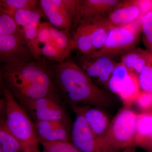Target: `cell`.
<instances>
[{
    "label": "cell",
    "mask_w": 152,
    "mask_h": 152,
    "mask_svg": "<svg viewBox=\"0 0 152 152\" xmlns=\"http://www.w3.org/2000/svg\"><path fill=\"white\" fill-rule=\"evenodd\" d=\"M50 70L57 90L72 107L103 109L113 103L110 95L95 83L77 63L65 61Z\"/></svg>",
    "instance_id": "6da1fadb"
},
{
    "label": "cell",
    "mask_w": 152,
    "mask_h": 152,
    "mask_svg": "<svg viewBox=\"0 0 152 152\" xmlns=\"http://www.w3.org/2000/svg\"><path fill=\"white\" fill-rule=\"evenodd\" d=\"M1 79L19 103L59 94L49 68L39 62L4 65Z\"/></svg>",
    "instance_id": "7a4b0ae2"
},
{
    "label": "cell",
    "mask_w": 152,
    "mask_h": 152,
    "mask_svg": "<svg viewBox=\"0 0 152 152\" xmlns=\"http://www.w3.org/2000/svg\"><path fill=\"white\" fill-rule=\"evenodd\" d=\"M6 102L5 120L7 126L20 142L24 152H42L31 118L23 108L8 89L4 87Z\"/></svg>",
    "instance_id": "3957f363"
},
{
    "label": "cell",
    "mask_w": 152,
    "mask_h": 152,
    "mask_svg": "<svg viewBox=\"0 0 152 152\" xmlns=\"http://www.w3.org/2000/svg\"><path fill=\"white\" fill-rule=\"evenodd\" d=\"M138 114L124 107L110 121L104 139L115 148L123 151L134 146Z\"/></svg>",
    "instance_id": "277c9868"
},
{
    "label": "cell",
    "mask_w": 152,
    "mask_h": 152,
    "mask_svg": "<svg viewBox=\"0 0 152 152\" xmlns=\"http://www.w3.org/2000/svg\"><path fill=\"white\" fill-rule=\"evenodd\" d=\"M140 21L125 26H113L110 31L103 47L92 56L114 58L135 48L141 32Z\"/></svg>",
    "instance_id": "5b68a950"
},
{
    "label": "cell",
    "mask_w": 152,
    "mask_h": 152,
    "mask_svg": "<svg viewBox=\"0 0 152 152\" xmlns=\"http://www.w3.org/2000/svg\"><path fill=\"white\" fill-rule=\"evenodd\" d=\"M75 119L72 126L70 142L83 152H121L98 137L90 129L81 112L72 107Z\"/></svg>",
    "instance_id": "8992f818"
},
{
    "label": "cell",
    "mask_w": 152,
    "mask_h": 152,
    "mask_svg": "<svg viewBox=\"0 0 152 152\" xmlns=\"http://www.w3.org/2000/svg\"><path fill=\"white\" fill-rule=\"evenodd\" d=\"M19 104L34 122L70 120L60 94Z\"/></svg>",
    "instance_id": "52a82bcc"
},
{
    "label": "cell",
    "mask_w": 152,
    "mask_h": 152,
    "mask_svg": "<svg viewBox=\"0 0 152 152\" xmlns=\"http://www.w3.org/2000/svg\"><path fill=\"white\" fill-rule=\"evenodd\" d=\"M42 10L50 23L69 32L73 22L77 23V0H41Z\"/></svg>",
    "instance_id": "ba28073f"
},
{
    "label": "cell",
    "mask_w": 152,
    "mask_h": 152,
    "mask_svg": "<svg viewBox=\"0 0 152 152\" xmlns=\"http://www.w3.org/2000/svg\"><path fill=\"white\" fill-rule=\"evenodd\" d=\"M34 56L23 33L0 36V61L4 65L34 62Z\"/></svg>",
    "instance_id": "9c48e42d"
},
{
    "label": "cell",
    "mask_w": 152,
    "mask_h": 152,
    "mask_svg": "<svg viewBox=\"0 0 152 152\" xmlns=\"http://www.w3.org/2000/svg\"><path fill=\"white\" fill-rule=\"evenodd\" d=\"M34 123L40 144L70 141L72 126L70 120L37 121Z\"/></svg>",
    "instance_id": "30bf717a"
},
{
    "label": "cell",
    "mask_w": 152,
    "mask_h": 152,
    "mask_svg": "<svg viewBox=\"0 0 152 152\" xmlns=\"http://www.w3.org/2000/svg\"><path fill=\"white\" fill-rule=\"evenodd\" d=\"M122 1L119 0H77V18L80 24L111 12Z\"/></svg>",
    "instance_id": "8fae6325"
},
{
    "label": "cell",
    "mask_w": 152,
    "mask_h": 152,
    "mask_svg": "<svg viewBox=\"0 0 152 152\" xmlns=\"http://www.w3.org/2000/svg\"><path fill=\"white\" fill-rule=\"evenodd\" d=\"M108 20L114 26H125L140 21L141 12L135 0L121 1L108 14Z\"/></svg>",
    "instance_id": "7c38bea8"
},
{
    "label": "cell",
    "mask_w": 152,
    "mask_h": 152,
    "mask_svg": "<svg viewBox=\"0 0 152 152\" xmlns=\"http://www.w3.org/2000/svg\"><path fill=\"white\" fill-rule=\"evenodd\" d=\"M74 106L81 112L93 132L104 139L111 121L103 109L90 106Z\"/></svg>",
    "instance_id": "4fadbf2b"
},
{
    "label": "cell",
    "mask_w": 152,
    "mask_h": 152,
    "mask_svg": "<svg viewBox=\"0 0 152 152\" xmlns=\"http://www.w3.org/2000/svg\"><path fill=\"white\" fill-rule=\"evenodd\" d=\"M121 63L138 75L145 67L152 64V54L146 50L134 48L121 56Z\"/></svg>",
    "instance_id": "5bb4252c"
},
{
    "label": "cell",
    "mask_w": 152,
    "mask_h": 152,
    "mask_svg": "<svg viewBox=\"0 0 152 152\" xmlns=\"http://www.w3.org/2000/svg\"><path fill=\"white\" fill-rule=\"evenodd\" d=\"M87 22L88 24L90 36L96 53L103 47L109 33L114 26L107 18L104 17H96Z\"/></svg>",
    "instance_id": "9a60e30c"
},
{
    "label": "cell",
    "mask_w": 152,
    "mask_h": 152,
    "mask_svg": "<svg viewBox=\"0 0 152 152\" xmlns=\"http://www.w3.org/2000/svg\"><path fill=\"white\" fill-rule=\"evenodd\" d=\"M44 15L42 10L38 9L35 10L29 21L21 29L25 40L36 59L37 60L41 58L39 54V48L38 46L37 41L38 27L40 23V20Z\"/></svg>",
    "instance_id": "2e32d148"
},
{
    "label": "cell",
    "mask_w": 152,
    "mask_h": 152,
    "mask_svg": "<svg viewBox=\"0 0 152 152\" xmlns=\"http://www.w3.org/2000/svg\"><path fill=\"white\" fill-rule=\"evenodd\" d=\"M92 57L94 58L96 66V77L94 82L99 86L107 88L109 80L118 63L108 57Z\"/></svg>",
    "instance_id": "e0dca14e"
},
{
    "label": "cell",
    "mask_w": 152,
    "mask_h": 152,
    "mask_svg": "<svg viewBox=\"0 0 152 152\" xmlns=\"http://www.w3.org/2000/svg\"><path fill=\"white\" fill-rule=\"evenodd\" d=\"M72 39L75 48L77 49L82 55L92 56L95 53L88 22L79 24Z\"/></svg>",
    "instance_id": "ac0fdd59"
},
{
    "label": "cell",
    "mask_w": 152,
    "mask_h": 152,
    "mask_svg": "<svg viewBox=\"0 0 152 152\" xmlns=\"http://www.w3.org/2000/svg\"><path fill=\"white\" fill-rule=\"evenodd\" d=\"M5 117L0 118V149L3 152H24L20 142L9 130Z\"/></svg>",
    "instance_id": "d6986e66"
},
{
    "label": "cell",
    "mask_w": 152,
    "mask_h": 152,
    "mask_svg": "<svg viewBox=\"0 0 152 152\" xmlns=\"http://www.w3.org/2000/svg\"><path fill=\"white\" fill-rule=\"evenodd\" d=\"M50 42L67 58L71 52L75 49L69 32L58 29L52 26L50 28Z\"/></svg>",
    "instance_id": "ffe728a7"
},
{
    "label": "cell",
    "mask_w": 152,
    "mask_h": 152,
    "mask_svg": "<svg viewBox=\"0 0 152 152\" xmlns=\"http://www.w3.org/2000/svg\"><path fill=\"white\" fill-rule=\"evenodd\" d=\"M152 133V110L138 114L134 146Z\"/></svg>",
    "instance_id": "44dd1931"
},
{
    "label": "cell",
    "mask_w": 152,
    "mask_h": 152,
    "mask_svg": "<svg viewBox=\"0 0 152 152\" xmlns=\"http://www.w3.org/2000/svg\"><path fill=\"white\" fill-rule=\"evenodd\" d=\"M38 2L36 0H1L0 10L13 18L16 11L36 10Z\"/></svg>",
    "instance_id": "7402d4cb"
},
{
    "label": "cell",
    "mask_w": 152,
    "mask_h": 152,
    "mask_svg": "<svg viewBox=\"0 0 152 152\" xmlns=\"http://www.w3.org/2000/svg\"><path fill=\"white\" fill-rule=\"evenodd\" d=\"M140 23L143 42L146 50L152 54V10L142 17Z\"/></svg>",
    "instance_id": "603a6c76"
},
{
    "label": "cell",
    "mask_w": 152,
    "mask_h": 152,
    "mask_svg": "<svg viewBox=\"0 0 152 152\" xmlns=\"http://www.w3.org/2000/svg\"><path fill=\"white\" fill-rule=\"evenodd\" d=\"M39 53L40 56H44L48 59L58 64L64 62L67 58L50 41L40 47Z\"/></svg>",
    "instance_id": "cb8c5ba5"
},
{
    "label": "cell",
    "mask_w": 152,
    "mask_h": 152,
    "mask_svg": "<svg viewBox=\"0 0 152 152\" xmlns=\"http://www.w3.org/2000/svg\"><path fill=\"white\" fill-rule=\"evenodd\" d=\"M22 32L14 18L7 14L0 13V36L10 35Z\"/></svg>",
    "instance_id": "d4e9b609"
},
{
    "label": "cell",
    "mask_w": 152,
    "mask_h": 152,
    "mask_svg": "<svg viewBox=\"0 0 152 152\" xmlns=\"http://www.w3.org/2000/svg\"><path fill=\"white\" fill-rule=\"evenodd\" d=\"M44 150L48 152H83L70 141L42 143Z\"/></svg>",
    "instance_id": "484cf974"
},
{
    "label": "cell",
    "mask_w": 152,
    "mask_h": 152,
    "mask_svg": "<svg viewBox=\"0 0 152 152\" xmlns=\"http://www.w3.org/2000/svg\"><path fill=\"white\" fill-rule=\"evenodd\" d=\"M137 77L141 91L152 94V64L145 67Z\"/></svg>",
    "instance_id": "4316f807"
},
{
    "label": "cell",
    "mask_w": 152,
    "mask_h": 152,
    "mask_svg": "<svg viewBox=\"0 0 152 152\" xmlns=\"http://www.w3.org/2000/svg\"><path fill=\"white\" fill-rule=\"evenodd\" d=\"M50 23H40L38 27L37 44L39 48L40 45H43L50 41Z\"/></svg>",
    "instance_id": "83f0119b"
},
{
    "label": "cell",
    "mask_w": 152,
    "mask_h": 152,
    "mask_svg": "<svg viewBox=\"0 0 152 152\" xmlns=\"http://www.w3.org/2000/svg\"><path fill=\"white\" fill-rule=\"evenodd\" d=\"M135 104L142 112L152 110V94L141 91Z\"/></svg>",
    "instance_id": "f1b7e54d"
},
{
    "label": "cell",
    "mask_w": 152,
    "mask_h": 152,
    "mask_svg": "<svg viewBox=\"0 0 152 152\" xmlns=\"http://www.w3.org/2000/svg\"><path fill=\"white\" fill-rule=\"evenodd\" d=\"M34 10H19L15 11L13 18L21 29L25 27L29 21Z\"/></svg>",
    "instance_id": "f546056e"
},
{
    "label": "cell",
    "mask_w": 152,
    "mask_h": 152,
    "mask_svg": "<svg viewBox=\"0 0 152 152\" xmlns=\"http://www.w3.org/2000/svg\"><path fill=\"white\" fill-rule=\"evenodd\" d=\"M135 1L140 10L141 18L152 10V0H135Z\"/></svg>",
    "instance_id": "4dcf8cb0"
},
{
    "label": "cell",
    "mask_w": 152,
    "mask_h": 152,
    "mask_svg": "<svg viewBox=\"0 0 152 152\" xmlns=\"http://www.w3.org/2000/svg\"><path fill=\"white\" fill-rule=\"evenodd\" d=\"M137 147L142 148L147 152H152V133L147 138L137 144Z\"/></svg>",
    "instance_id": "1f68e13d"
},
{
    "label": "cell",
    "mask_w": 152,
    "mask_h": 152,
    "mask_svg": "<svg viewBox=\"0 0 152 152\" xmlns=\"http://www.w3.org/2000/svg\"><path fill=\"white\" fill-rule=\"evenodd\" d=\"M121 152H136V147L135 146L128 147L126 148L123 150Z\"/></svg>",
    "instance_id": "d6a6232c"
},
{
    "label": "cell",
    "mask_w": 152,
    "mask_h": 152,
    "mask_svg": "<svg viewBox=\"0 0 152 152\" xmlns=\"http://www.w3.org/2000/svg\"><path fill=\"white\" fill-rule=\"evenodd\" d=\"M42 152H48V151H46L45 150H44Z\"/></svg>",
    "instance_id": "836d02e7"
}]
</instances>
